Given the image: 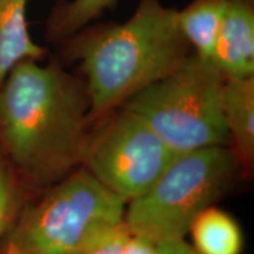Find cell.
Listing matches in <instances>:
<instances>
[{
  "mask_svg": "<svg viewBox=\"0 0 254 254\" xmlns=\"http://www.w3.org/2000/svg\"><path fill=\"white\" fill-rule=\"evenodd\" d=\"M15 207L13 184L0 163V237L11 222Z\"/></svg>",
  "mask_w": 254,
  "mask_h": 254,
  "instance_id": "obj_14",
  "label": "cell"
},
{
  "mask_svg": "<svg viewBox=\"0 0 254 254\" xmlns=\"http://www.w3.org/2000/svg\"><path fill=\"white\" fill-rule=\"evenodd\" d=\"M117 0H59L46 20V39L62 44L91 25Z\"/></svg>",
  "mask_w": 254,
  "mask_h": 254,
  "instance_id": "obj_12",
  "label": "cell"
},
{
  "mask_svg": "<svg viewBox=\"0 0 254 254\" xmlns=\"http://www.w3.org/2000/svg\"><path fill=\"white\" fill-rule=\"evenodd\" d=\"M90 120L85 80L57 60H23L0 84V142L37 185L59 182L80 164Z\"/></svg>",
  "mask_w": 254,
  "mask_h": 254,
  "instance_id": "obj_1",
  "label": "cell"
},
{
  "mask_svg": "<svg viewBox=\"0 0 254 254\" xmlns=\"http://www.w3.org/2000/svg\"><path fill=\"white\" fill-rule=\"evenodd\" d=\"M62 44L79 62L91 120L165 78L193 52L180 31L178 9L161 0H139L124 23L91 24Z\"/></svg>",
  "mask_w": 254,
  "mask_h": 254,
  "instance_id": "obj_2",
  "label": "cell"
},
{
  "mask_svg": "<svg viewBox=\"0 0 254 254\" xmlns=\"http://www.w3.org/2000/svg\"><path fill=\"white\" fill-rule=\"evenodd\" d=\"M189 232L199 254H241L243 251L244 237L238 222L212 206L196 215Z\"/></svg>",
  "mask_w": 254,
  "mask_h": 254,
  "instance_id": "obj_11",
  "label": "cell"
},
{
  "mask_svg": "<svg viewBox=\"0 0 254 254\" xmlns=\"http://www.w3.org/2000/svg\"><path fill=\"white\" fill-rule=\"evenodd\" d=\"M129 234L131 232L123 221L90 238L72 254H122Z\"/></svg>",
  "mask_w": 254,
  "mask_h": 254,
  "instance_id": "obj_13",
  "label": "cell"
},
{
  "mask_svg": "<svg viewBox=\"0 0 254 254\" xmlns=\"http://www.w3.org/2000/svg\"><path fill=\"white\" fill-rule=\"evenodd\" d=\"M238 167L226 145L177 154L144 194L127 202L126 227L155 244L184 238L196 215L228 189Z\"/></svg>",
  "mask_w": 254,
  "mask_h": 254,
  "instance_id": "obj_4",
  "label": "cell"
},
{
  "mask_svg": "<svg viewBox=\"0 0 254 254\" xmlns=\"http://www.w3.org/2000/svg\"><path fill=\"white\" fill-rule=\"evenodd\" d=\"M30 0H0V84L17 64L40 60L45 50L31 37L27 25Z\"/></svg>",
  "mask_w": 254,
  "mask_h": 254,
  "instance_id": "obj_9",
  "label": "cell"
},
{
  "mask_svg": "<svg viewBox=\"0 0 254 254\" xmlns=\"http://www.w3.org/2000/svg\"><path fill=\"white\" fill-rule=\"evenodd\" d=\"M211 62L224 78L254 75V0H228Z\"/></svg>",
  "mask_w": 254,
  "mask_h": 254,
  "instance_id": "obj_7",
  "label": "cell"
},
{
  "mask_svg": "<svg viewBox=\"0 0 254 254\" xmlns=\"http://www.w3.org/2000/svg\"><path fill=\"white\" fill-rule=\"evenodd\" d=\"M126 201L82 168L27 209L11 241L24 254H72L99 232L124 221Z\"/></svg>",
  "mask_w": 254,
  "mask_h": 254,
  "instance_id": "obj_5",
  "label": "cell"
},
{
  "mask_svg": "<svg viewBox=\"0 0 254 254\" xmlns=\"http://www.w3.org/2000/svg\"><path fill=\"white\" fill-rule=\"evenodd\" d=\"M122 254H160V252L158 244L131 233L127 238Z\"/></svg>",
  "mask_w": 254,
  "mask_h": 254,
  "instance_id": "obj_15",
  "label": "cell"
},
{
  "mask_svg": "<svg viewBox=\"0 0 254 254\" xmlns=\"http://www.w3.org/2000/svg\"><path fill=\"white\" fill-rule=\"evenodd\" d=\"M87 132L80 164L126 204L147 190L177 153L141 118L118 107Z\"/></svg>",
  "mask_w": 254,
  "mask_h": 254,
  "instance_id": "obj_6",
  "label": "cell"
},
{
  "mask_svg": "<svg viewBox=\"0 0 254 254\" xmlns=\"http://www.w3.org/2000/svg\"><path fill=\"white\" fill-rule=\"evenodd\" d=\"M160 254H199L193 249V246L189 245L184 238L165 241L158 244Z\"/></svg>",
  "mask_w": 254,
  "mask_h": 254,
  "instance_id": "obj_16",
  "label": "cell"
},
{
  "mask_svg": "<svg viewBox=\"0 0 254 254\" xmlns=\"http://www.w3.org/2000/svg\"><path fill=\"white\" fill-rule=\"evenodd\" d=\"M222 82L224 77L211 60L192 52L172 73L119 107L144 120L177 154L226 145Z\"/></svg>",
  "mask_w": 254,
  "mask_h": 254,
  "instance_id": "obj_3",
  "label": "cell"
},
{
  "mask_svg": "<svg viewBox=\"0 0 254 254\" xmlns=\"http://www.w3.org/2000/svg\"><path fill=\"white\" fill-rule=\"evenodd\" d=\"M228 0H192L178 11V24L190 49L211 60L227 11Z\"/></svg>",
  "mask_w": 254,
  "mask_h": 254,
  "instance_id": "obj_10",
  "label": "cell"
},
{
  "mask_svg": "<svg viewBox=\"0 0 254 254\" xmlns=\"http://www.w3.org/2000/svg\"><path fill=\"white\" fill-rule=\"evenodd\" d=\"M4 254H24L23 251H21L19 247L15 245L13 241L9 240L7 247H6V251Z\"/></svg>",
  "mask_w": 254,
  "mask_h": 254,
  "instance_id": "obj_17",
  "label": "cell"
},
{
  "mask_svg": "<svg viewBox=\"0 0 254 254\" xmlns=\"http://www.w3.org/2000/svg\"><path fill=\"white\" fill-rule=\"evenodd\" d=\"M221 112L238 163L247 170L254 161V75L224 78Z\"/></svg>",
  "mask_w": 254,
  "mask_h": 254,
  "instance_id": "obj_8",
  "label": "cell"
}]
</instances>
